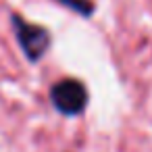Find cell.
Listing matches in <instances>:
<instances>
[{
  "mask_svg": "<svg viewBox=\"0 0 152 152\" xmlns=\"http://www.w3.org/2000/svg\"><path fill=\"white\" fill-rule=\"evenodd\" d=\"M11 25L15 31V40L29 63H40L48 48L52 46V34L38 23H29L19 13H11Z\"/></svg>",
  "mask_w": 152,
  "mask_h": 152,
  "instance_id": "obj_1",
  "label": "cell"
},
{
  "mask_svg": "<svg viewBox=\"0 0 152 152\" xmlns=\"http://www.w3.org/2000/svg\"><path fill=\"white\" fill-rule=\"evenodd\" d=\"M50 102L52 106L65 115V117H79L88 102H90V94L88 88L81 79L75 77H65L56 83H52L50 88Z\"/></svg>",
  "mask_w": 152,
  "mask_h": 152,
  "instance_id": "obj_2",
  "label": "cell"
},
{
  "mask_svg": "<svg viewBox=\"0 0 152 152\" xmlns=\"http://www.w3.org/2000/svg\"><path fill=\"white\" fill-rule=\"evenodd\" d=\"M56 4L73 11L75 15L83 17V19H90L94 13H96V4H94V0H54Z\"/></svg>",
  "mask_w": 152,
  "mask_h": 152,
  "instance_id": "obj_3",
  "label": "cell"
}]
</instances>
